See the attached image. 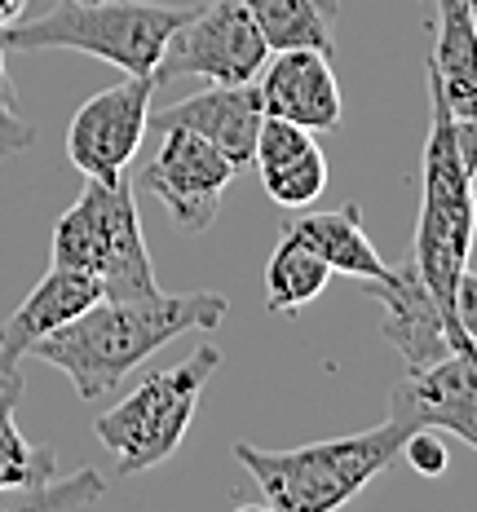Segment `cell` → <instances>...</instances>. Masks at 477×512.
Masks as SVG:
<instances>
[{"label": "cell", "mask_w": 477, "mask_h": 512, "mask_svg": "<svg viewBox=\"0 0 477 512\" xmlns=\"http://www.w3.org/2000/svg\"><path fill=\"white\" fill-rule=\"evenodd\" d=\"M230 301L221 292H186V296H133V301L89 305L80 318L36 340L31 354L49 362L71 380L84 402L102 398L129 371H137L155 349L173 345L186 332H217Z\"/></svg>", "instance_id": "cell-1"}, {"label": "cell", "mask_w": 477, "mask_h": 512, "mask_svg": "<svg viewBox=\"0 0 477 512\" xmlns=\"http://www.w3.org/2000/svg\"><path fill=\"white\" fill-rule=\"evenodd\" d=\"M411 424L389 415L367 433L327 437V442L265 451L252 442H235V460L257 482V495L274 512H332L349 504L371 477H380L402 455Z\"/></svg>", "instance_id": "cell-2"}, {"label": "cell", "mask_w": 477, "mask_h": 512, "mask_svg": "<svg viewBox=\"0 0 477 512\" xmlns=\"http://www.w3.org/2000/svg\"><path fill=\"white\" fill-rule=\"evenodd\" d=\"M429 137H424V164H420V217H416V243H411V270L429 287V296L447 314L451 332L460 345H477L460 332L455 323V283L469 270L473 256V234H477V177L464 168L460 151H455V128L442 93L429 84Z\"/></svg>", "instance_id": "cell-3"}, {"label": "cell", "mask_w": 477, "mask_h": 512, "mask_svg": "<svg viewBox=\"0 0 477 512\" xmlns=\"http://www.w3.org/2000/svg\"><path fill=\"white\" fill-rule=\"evenodd\" d=\"M195 14V5H159V0H53L40 18L5 27L14 53L76 49L111 62L124 76H151L164 58L173 31Z\"/></svg>", "instance_id": "cell-4"}, {"label": "cell", "mask_w": 477, "mask_h": 512, "mask_svg": "<svg viewBox=\"0 0 477 512\" xmlns=\"http://www.w3.org/2000/svg\"><path fill=\"white\" fill-rule=\"evenodd\" d=\"M49 252L53 265H71V270L93 274L102 283L106 301H133V296L159 292L129 177L84 181L76 208L53 226Z\"/></svg>", "instance_id": "cell-5"}, {"label": "cell", "mask_w": 477, "mask_h": 512, "mask_svg": "<svg viewBox=\"0 0 477 512\" xmlns=\"http://www.w3.org/2000/svg\"><path fill=\"white\" fill-rule=\"evenodd\" d=\"M212 371H221V349L204 340L186 362L146 376L129 398H120L111 411H102L93 420L98 442L115 455V477L146 473L186 442L199 393H204Z\"/></svg>", "instance_id": "cell-6"}, {"label": "cell", "mask_w": 477, "mask_h": 512, "mask_svg": "<svg viewBox=\"0 0 477 512\" xmlns=\"http://www.w3.org/2000/svg\"><path fill=\"white\" fill-rule=\"evenodd\" d=\"M270 45L252 23L243 0H212L195 5V14L173 31L164 58L155 67V84L204 76L208 84H252L261 76Z\"/></svg>", "instance_id": "cell-7"}, {"label": "cell", "mask_w": 477, "mask_h": 512, "mask_svg": "<svg viewBox=\"0 0 477 512\" xmlns=\"http://www.w3.org/2000/svg\"><path fill=\"white\" fill-rule=\"evenodd\" d=\"M159 137H164V142H159V155L142 168V186L168 208L177 230L204 234L212 221H217L221 195H226V186L235 181L239 168L230 164L226 151H217V146L199 133L164 128Z\"/></svg>", "instance_id": "cell-8"}, {"label": "cell", "mask_w": 477, "mask_h": 512, "mask_svg": "<svg viewBox=\"0 0 477 512\" xmlns=\"http://www.w3.org/2000/svg\"><path fill=\"white\" fill-rule=\"evenodd\" d=\"M159 84L151 76H124V84L102 89L76 111L67 128V155L84 177L115 181L129 173V164L142 151L151 93Z\"/></svg>", "instance_id": "cell-9"}, {"label": "cell", "mask_w": 477, "mask_h": 512, "mask_svg": "<svg viewBox=\"0 0 477 512\" xmlns=\"http://www.w3.org/2000/svg\"><path fill=\"white\" fill-rule=\"evenodd\" d=\"M389 415L411 429H438L477 451V345L411 367L389 393Z\"/></svg>", "instance_id": "cell-10"}, {"label": "cell", "mask_w": 477, "mask_h": 512, "mask_svg": "<svg viewBox=\"0 0 477 512\" xmlns=\"http://www.w3.org/2000/svg\"><path fill=\"white\" fill-rule=\"evenodd\" d=\"M261 115L301 124L310 133H336L345 115L341 84H336L332 58L318 49H274L261 76L252 80Z\"/></svg>", "instance_id": "cell-11"}, {"label": "cell", "mask_w": 477, "mask_h": 512, "mask_svg": "<svg viewBox=\"0 0 477 512\" xmlns=\"http://www.w3.org/2000/svg\"><path fill=\"white\" fill-rule=\"evenodd\" d=\"M261 102L252 84H212L186 102H173L164 111L146 115V133H164V128H186V133L208 137L217 151L230 155L235 168L252 164V146H257L261 128Z\"/></svg>", "instance_id": "cell-12"}, {"label": "cell", "mask_w": 477, "mask_h": 512, "mask_svg": "<svg viewBox=\"0 0 477 512\" xmlns=\"http://www.w3.org/2000/svg\"><path fill=\"white\" fill-rule=\"evenodd\" d=\"M371 292H376L380 305H385V336L402 354L407 371L429 367V362L447 358L451 349H469L451 332L447 314H442L438 301L429 296V287L420 283V274L411 270V261L398 265V270H389V279L371 283Z\"/></svg>", "instance_id": "cell-13"}, {"label": "cell", "mask_w": 477, "mask_h": 512, "mask_svg": "<svg viewBox=\"0 0 477 512\" xmlns=\"http://www.w3.org/2000/svg\"><path fill=\"white\" fill-rule=\"evenodd\" d=\"M102 301V283L71 265H53V270L27 292V301L0 323V367L18 371L23 354H31L36 340L53 336L58 327H67L71 318H80L89 305Z\"/></svg>", "instance_id": "cell-14"}, {"label": "cell", "mask_w": 477, "mask_h": 512, "mask_svg": "<svg viewBox=\"0 0 477 512\" xmlns=\"http://www.w3.org/2000/svg\"><path fill=\"white\" fill-rule=\"evenodd\" d=\"M252 168H257L265 195L292 212L310 208L327 186V159H323V146L314 142V133L301 124L274 120V115H265L257 128Z\"/></svg>", "instance_id": "cell-15"}, {"label": "cell", "mask_w": 477, "mask_h": 512, "mask_svg": "<svg viewBox=\"0 0 477 512\" xmlns=\"http://www.w3.org/2000/svg\"><path fill=\"white\" fill-rule=\"evenodd\" d=\"M283 234L296 243H305L314 256H323L332 274H349L358 283H380L389 279L394 265L380 261V252L371 248L363 217H358V204L332 208V212H305V217H292Z\"/></svg>", "instance_id": "cell-16"}, {"label": "cell", "mask_w": 477, "mask_h": 512, "mask_svg": "<svg viewBox=\"0 0 477 512\" xmlns=\"http://www.w3.org/2000/svg\"><path fill=\"white\" fill-rule=\"evenodd\" d=\"M252 23L261 27L265 45L274 49H318L336 53V18L341 0H243Z\"/></svg>", "instance_id": "cell-17"}, {"label": "cell", "mask_w": 477, "mask_h": 512, "mask_svg": "<svg viewBox=\"0 0 477 512\" xmlns=\"http://www.w3.org/2000/svg\"><path fill=\"white\" fill-rule=\"evenodd\" d=\"M327 279H332V270L323 256H314L305 243L283 234L279 248L270 252V265H265V309L270 314H301L310 301H318Z\"/></svg>", "instance_id": "cell-18"}, {"label": "cell", "mask_w": 477, "mask_h": 512, "mask_svg": "<svg viewBox=\"0 0 477 512\" xmlns=\"http://www.w3.org/2000/svg\"><path fill=\"white\" fill-rule=\"evenodd\" d=\"M18 402H23V380L0 389V495H9V490H40L58 477L53 473V451H40L18 429Z\"/></svg>", "instance_id": "cell-19"}, {"label": "cell", "mask_w": 477, "mask_h": 512, "mask_svg": "<svg viewBox=\"0 0 477 512\" xmlns=\"http://www.w3.org/2000/svg\"><path fill=\"white\" fill-rule=\"evenodd\" d=\"M5 31H0V155H18L36 142V124L23 115L18 106V93H14V80H9V67H5Z\"/></svg>", "instance_id": "cell-20"}, {"label": "cell", "mask_w": 477, "mask_h": 512, "mask_svg": "<svg viewBox=\"0 0 477 512\" xmlns=\"http://www.w3.org/2000/svg\"><path fill=\"white\" fill-rule=\"evenodd\" d=\"M102 477L93 473V468H84V473H76V477H67V482L58 486V477L53 482H45L40 490H23V504H45V508H53V504H93V499H102Z\"/></svg>", "instance_id": "cell-21"}, {"label": "cell", "mask_w": 477, "mask_h": 512, "mask_svg": "<svg viewBox=\"0 0 477 512\" xmlns=\"http://www.w3.org/2000/svg\"><path fill=\"white\" fill-rule=\"evenodd\" d=\"M402 460L416 468L420 477H442L451 464V451L438 429H411V437L402 442Z\"/></svg>", "instance_id": "cell-22"}, {"label": "cell", "mask_w": 477, "mask_h": 512, "mask_svg": "<svg viewBox=\"0 0 477 512\" xmlns=\"http://www.w3.org/2000/svg\"><path fill=\"white\" fill-rule=\"evenodd\" d=\"M451 309H455V323H460V332L469 336V340H477V274H473V270L460 274Z\"/></svg>", "instance_id": "cell-23"}, {"label": "cell", "mask_w": 477, "mask_h": 512, "mask_svg": "<svg viewBox=\"0 0 477 512\" xmlns=\"http://www.w3.org/2000/svg\"><path fill=\"white\" fill-rule=\"evenodd\" d=\"M451 128H455V151H460L464 168L477 177V115H464V120L451 115Z\"/></svg>", "instance_id": "cell-24"}, {"label": "cell", "mask_w": 477, "mask_h": 512, "mask_svg": "<svg viewBox=\"0 0 477 512\" xmlns=\"http://www.w3.org/2000/svg\"><path fill=\"white\" fill-rule=\"evenodd\" d=\"M23 18H27V0H0V31L23 23Z\"/></svg>", "instance_id": "cell-25"}, {"label": "cell", "mask_w": 477, "mask_h": 512, "mask_svg": "<svg viewBox=\"0 0 477 512\" xmlns=\"http://www.w3.org/2000/svg\"><path fill=\"white\" fill-rule=\"evenodd\" d=\"M14 380H23V376H18V371H5V367H0V389H5V384H14Z\"/></svg>", "instance_id": "cell-26"}, {"label": "cell", "mask_w": 477, "mask_h": 512, "mask_svg": "<svg viewBox=\"0 0 477 512\" xmlns=\"http://www.w3.org/2000/svg\"><path fill=\"white\" fill-rule=\"evenodd\" d=\"M469 5H473V18H477V0H469Z\"/></svg>", "instance_id": "cell-27"}]
</instances>
